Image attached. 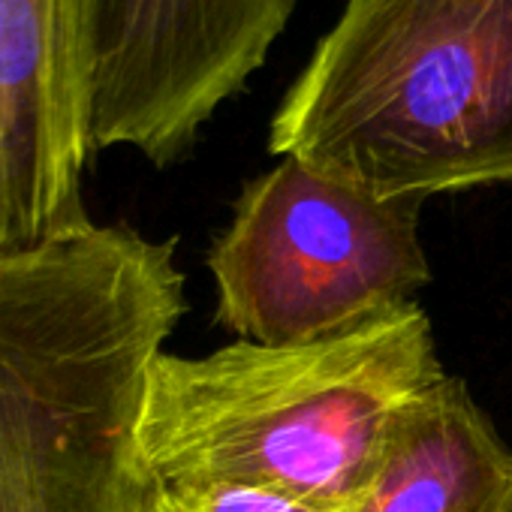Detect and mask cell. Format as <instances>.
I'll return each mask as SVG.
<instances>
[{
    "label": "cell",
    "instance_id": "cell-1",
    "mask_svg": "<svg viewBox=\"0 0 512 512\" xmlns=\"http://www.w3.org/2000/svg\"><path fill=\"white\" fill-rule=\"evenodd\" d=\"M184 308L175 241L127 226L0 260V512H133L145 380Z\"/></svg>",
    "mask_w": 512,
    "mask_h": 512
},
{
    "label": "cell",
    "instance_id": "cell-2",
    "mask_svg": "<svg viewBox=\"0 0 512 512\" xmlns=\"http://www.w3.org/2000/svg\"><path fill=\"white\" fill-rule=\"evenodd\" d=\"M443 377L416 302L311 344L160 353L145 380L136 470L350 512L398 413Z\"/></svg>",
    "mask_w": 512,
    "mask_h": 512
},
{
    "label": "cell",
    "instance_id": "cell-3",
    "mask_svg": "<svg viewBox=\"0 0 512 512\" xmlns=\"http://www.w3.org/2000/svg\"><path fill=\"white\" fill-rule=\"evenodd\" d=\"M269 151L416 202L512 181V0H347Z\"/></svg>",
    "mask_w": 512,
    "mask_h": 512
},
{
    "label": "cell",
    "instance_id": "cell-4",
    "mask_svg": "<svg viewBox=\"0 0 512 512\" xmlns=\"http://www.w3.org/2000/svg\"><path fill=\"white\" fill-rule=\"evenodd\" d=\"M419 208L281 157L244 184L208 253L217 320L238 341L287 347L410 305L431 281Z\"/></svg>",
    "mask_w": 512,
    "mask_h": 512
},
{
    "label": "cell",
    "instance_id": "cell-5",
    "mask_svg": "<svg viewBox=\"0 0 512 512\" xmlns=\"http://www.w3.org/2000/svg\"><path fill=\"white\" fill-rule=\"evenodd\" d=\"M296 0H103L94 145L181 160L247 88Z\"/></svg>",
    "mask_w": 512,
    "mask_h": 512
},
{
    "label": "cell",
    "instance_id": "cell-6",
    "mask_svg": "<svg viewBox=\"0 0 512 512\" xmlns=\"http://www.w3.org/2000/svg\"><path fill=\"white\" fill-rule=\"evenodd\" d=\"M103 0H0V260L91 226Z\"/></svg>",
    "mask_w": 512,
    "mask_h": 512
},
{
    "label": "cell",
    "instance_id": "cell-7",
    "mask_svg": "<svg viewBox=\"0 0 512 512\" xmlns=\"http://www.w3.org/2000/svg\"><path fill=\"white\" fill-rule=\"evenodd\" d=\"M350 512H512V449L464 380L446 374L398 413Z\"/></svg>",
    "mask_w": 512,
    "mask_h": 512
},
{
    "label": "cell",
    "instance_id": "cell-8",
    "mask_svg": "<svg viewBox=\"0 0 512 512\" xmlns=\"http://www.w3.org/2000/svg\"><path fill=\"white\" fill-rule=\"evenodd\" d=\"M133 512H338L275 491L211 479L142 476L136 470Z\"/></svg>",
    "mask_w": 512,
    "mask_h": 512
}]
</instances>
